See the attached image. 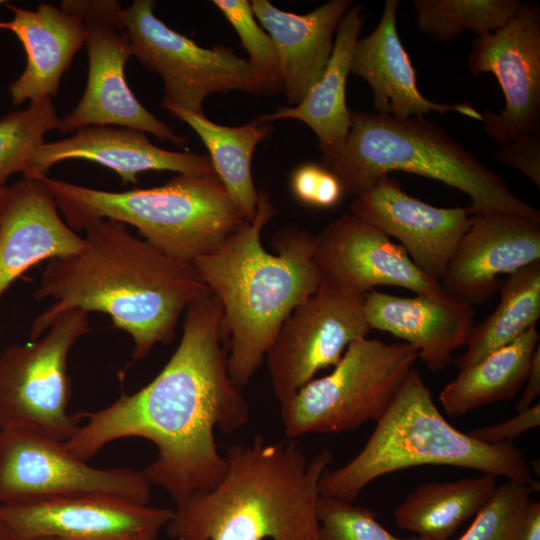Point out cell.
Here are the masks:
<instances>
[{
    "label": "cell",
    "mask_w": 540,
    "mask_h": 540,
    "mask_svg": "<svg viewBox=\"0 0 540 540\" xmlns=\"http://www.w3.org/2000/svg\"><path fill=\"white\" fill-rule=\"evenodd\" d=\"M222 321L213 293L193 301L185 311L180 342L163 369L140 390L82 413L87 423L64 442L67 449L87 461L114 440L144 438L155 445L157 455L142 472L175 505L215 487L227 467L215 429L231 434L250 415L242 388L228 371Z\"/></svg>",
    "instance_id": "obj_1"
},
{
    "label": "cell",
    "mask_w": 540,
    "mask_h": 540,
    "mask_svg": "<svg viewBox=\"0 0 540 540\" xmlns=\"http://www.w3.org/2000/svg\"><path fill=\"white\" fill-rule=\"evenodd\" d=\"M84 230L82 250L46 261L34 297L54 303L33 322L31 341L61 313L78 308L108 314L130 335L135 360L159 343H170L182 313L211 293L194 265L133 236L113 219L92 222Z\"/></svg>",
    "instance_id": "obj_2"
},
{
    "label": "cell",
    "mask_w": 540,
    "mask_h": 540,
    "mask_svg": "<svg viewBox=\"0 0 540 540\" xmlns=\"http://www.w3.org/2000/svg\"><path fill=\"white\" fill-rule=\"evenodd\" d=\"M276 212L269 194L258 191L254 219L192 262L221 304L228 371L242 389L262 365L285 320L322 282L313 257L316 235L283 227L272 236L273 253L263 246V228Z\"/></svg>",
    "instance_id": "obj_3"
},
{
    "label": "cell",
    "mask_w": 540,
    "mask_h": 540,
    "mask_svg": "<svg viewBox=\"0 0 540 540\" xmlns=\"http://www.w3.org/2000/svg\"><path fill=\"white\" fill-rule=\"evenodd\" d=\"M226 471L212 489L175 505L166 525L173 540H320L319 481L333 460L308 459L291 439L256 436L231 445Z\"/></svg>",
    "instance_id": "obj_4"
},
{
    "label": "cell",
    "mask_w": 540,
    "mask_h": 540,
    "mask_svg": "<svg viewBox=\"0 0 540 540\" xmlns=\"http://www.w3.org/2000/svg\"><path fill=\"white\" fill-rule=\"evenodd\" d=\"M421 465L460 467L535 484L522 451L512 442L485 444L453 427L413 368L359 453L322 475L319 493L352 502L381 476Z\"/></svg>",
    "instance_id": "obj_5"
},
{
    "label": "cell",
    "mask_w": 540,
    "mask_h": 540,
    "mask_svg": "<svg viewBox=\"0 0 540 540\" xmlns=\"http://www.w3.org/2000/svg\"><path fill=\"white\" fill-rule=\"evenodd\" d=\"M320 164L338 178L345 195L357 197L383 176L400 171L467 194L471 216L508 211L540 220L539 210L519 199L501 176L425 118L397 119L352 110L342 149L322 157Z\"/></svg>",
    "instance_id": "obj_6"
},
{
    "label": "cell",
    "mask_w": 540,
    "mask_h": 540,
    "mask_svg": "<svg viewBox=\"0 0 540 540\" xmlns=\"http://www.w3.org/2000/svg\"><path fill=\"white\" fill-rule=\"evenodd\" d=\"M39 177L74 231L113 219L186 262L215 250L246 221L216 173L178 174L161 186L123 192Z\"/></svg>",
    "instance_id": "obj_7"
},
{
    "label": "cell",
    "mask_w": 540,
    "mask_h": 540,
    "mask_svg": "<svg viewBox=\"0 0 540 540\" xmlns=\"http://www.w3.org/2000/svg\"><path fill=\"white\" fill-rule=\"evenodd\" d=\"M418 358L405 342H353L330 374L312 379L280 405L285 436L348 432L377 421Z\"/></svg>",
    "instance_id": "obj_8"
},
{
    "label": "cell",
    "mask_w": 540,
    "mask_h": 540,
    "mask_svg": "<svg viewBox=\"0 0 540 540\" xmlns=\"http://www.w3.org/2000/svg\"><path fill=\"white\" fill-rule=\"evenodd\" d=\"M155 2L134 0L121 11L132 55L164 86L162 101L194 113H203L212 93L241 91L263 96L280 92L264 80L248 60L224 45L204 48L168 27L154 14Z\"/></svg>",
    "instance_id": "obj_9"
},
{
    "label": "cell",
    "mask_w": 540,
    "mask_h": 540,
    "mask_svg": "<svg viewBox=\"0 0 540 540\" xmlns=\"http://www.w3.org/2000/svg\"><path fill=\"white\" fill-rule=\"evenodd\" d=\"M88 331L89 313L69 309L37 340L0 354V429H30L64 442L73 435L78 425L67 412V359Z\"/></svg>",
    "instance_id": "obj_10"
},
{
    "label": "cell",
    "mask_w": 540,
    "mask_h": 540,
    "mask_svg": "<svg viewBox=\"0 0 540 540\" xmlns=\"http://www.w3.org/2000/svg\"><path fill=\"white\" fill-rule=\"evenodd\" d=\"M83 20L84 48L89 59L85 91L76 107L61 119V131L85 126L126 127L150 133L160 140L185 146L188 139L150 113L135 97L125 77V64L133 56L129 36L121 22L116 0H66Z\"/></svg>",
    "instance_id": "obj_11"
},
{
    "label": "cell",
    "mask_w": 540,
    "mask_h": 540,
    "mask_svg": "<svg viewBox=\"0 0 540 540\" xmlns=\"http://www.w3.org/2000/svg\"><path fill=\"white\" fill-rule=\"evenodd\" d=\"M73 494L148 504L151 484L142 471L93 467L37 431L0 429V505Z\"/></svg>",
    "instance_id": "obj_12"
},
{
    "label": "cell",
    "mask_w": 540,
    "mask_h": 540,
    "mask_svg": "<svg viewBox=\"0 0 540 540\" xmlns=\"http://www.w3.org/2000/svg\"><path fill=\"white\" fill-rule=\"evenodd\" d=\"M364 297L322 280L288 316L265 357L279 405L317 372L335 366L350 344L368 336Z\"/></svg>",
    "instance_id": "obj_13"
},
{
    "label": "cell",
    "mask_w": 540,
    "mask_h": 540,
    "mask_svg": "<svg viewBox=\"0 0 540 540\" xmlns=\"http://www.w3.org/2000/svg\"><path fill=\"white\" fill-rule=\"evenodd\" d=\"M471 74L492 73L502 89L500 113L482 114L485 132L499 145L540 131V9L525 2L495 32L478 36L468 54Z\"/></svg>",
    "instance_id": "obj_14"
},
{
    "label": "cell",
    "mask_w": 540,
    "mask_h": 540,
    "mask_svg": "<svg viewBox=\"0 0 540 540\" xmlns=\"http://www.w3.org/2000/svg\"><path fill=\"white\" fill-rule=\"evenodd\" d=\"M173 509L102 494H73L0 505V520L18 540H155Z\"/></svg>",
    "instance_id": "obj_15"
},
{
    "label": "cell",
    "mask_w": 540,
    "mask_h": 540,
    "mask_svg": "<svg viewBox=\"0 0 540 540\" xmlns=\"http://www.w3.org/2000/svg\"><path fill=\"white\" fill-rule=\"evenodd\" d=\"M314 261L329 281L366 295L377 286H394L416 295L443 291L412 262L405 249L372 224L347 212L316 236Z\"/></svg>",
    "instance_id": "obj_16"
},
{
    "label": "cell",
    "mask_w": 540,
    "mask_h": 540,
    "mask_svg": "<svg viewBox=\"0 0 540 540\" xmlns=\"http://www.w3.org/2000/svg\"><path fill=\"white\" fill-rule=\"evenodd\" d=\"M540 261V220L508 212L473 215L460 238L441 287L472 307L489 301L503 274Z\"/></svg>",
    "instance_id": "obj_17"
},
{
    "label": "cell",
    "mask_w": 540,
    "mask_h": 540,
    "mask_svg": "<svg viewBox=\"0 0 540 540\" xmlns=\"http://www.w3.org/2000/svg\"><path fill=\"white\" fill-rule=\"evenodd\" d=\"M349 212L397 239L417 268L437 281L472 219L467 207H436L407 194L389 175L354 197Z\"/></svg>",
    "instance_id": "obj_18"
},
{
    "label": "cell",
    "mask_w": 540,
    "mask_h": 540,
    "mask_svg": "<svg viewBox=\"0 0 540 540\" xmlns=\"http://www.w3.org/2000/svg\"><path fill=\"white\" fill-rule=\"evenodd\" d=\"M69 159H85L108 167L124 184H135L139 173L150 170L178 174L215 173L208 155L159 148L139 130L94 125L79 128L68 138L39 145L30 157L24 176L46 175L53 165Z\"/></svg>",
    "instance_id": "obj_19"
},
{
    "label": "cell",
    "mask_w": 540,
    "mask_h": 540,
    "mask_svg": "<svg viewBox=\"0 0 540 540\" xmlns=\"http://www.w3.org/2000/svg\"><path fill=\"white\" fill-rule=\"evenodd\" d=\"M364 312L372 329L388 332L413 346L430 371L452 362L474 326L471 305L443 289L434 295L401 297L372 290L364 297Z\"/></svg>",
    "instance_id": "obj_20"
},
{
    "label": "cell",
    "mask_w": 540,
    "mask_h": 540,
    "mask_svg": "<svg viewBox=\"0 0 540 540\" xmlns=\"http://www.w3.org/2000/svg\"><path fill=\"white\" fill-rule=\"evenodd\" d=\"M84 247L85 238L62 220L42 179L23 176L10 186L0 222V297L31 267Z\"/></svg>",
    "instance_id": "obj_21"
},
{
    "label": "cell",
    "mask_w": 540,
    "mask_h": 540,
    "mask_svg": "<svg viewBox=\"0 0 540 540\" xmlns=\"http://www.w3.org/2000/svg\"><path fill=\"white\" fill-rule=\"evenodd\" d=\"M398 0H386L380 21L354 48L350 73L371 87L375 113L397 119L424 118L430 112L453 111L474 120L483 116L467 103L441 104L426 98L417 86L415 69L396 27Z\"/></svg>",
    "instance_id": "obj_22"
},
{
    "label": "cell",
    "mask_w": 540,
    "mask_h": 540,
    "mask_svg": "<svg viewBox=\"0 0 540 540\" xmlns=\"http://www.w3.org/2000/svg\"><path fill=\"white\" fill-rule=\"evenodd\" d=\"M11 20L0 21V29L13 32L26 53L22 74L9 86L11 102L17 106L57 94L63 73L74 55L84 47L86 29L80 15L63 0L60 7L41 3L36 10L7 4Z\"/></svg>",
    "instance_id": "obj_23"
},
{
    "label": "cell",
    "mask_w": 540,
    "mask_h": 540,
    "mask_svg": "<svg viewBox=\"0 0 540 540\" xmlns=\"http://www.w3.org/2000/svg\"><path fill=\"white\" fill-rule=\"evenodd\" d=\"M253 14L277 49L282 91L299 104L322 75L331 56L337 27L351 0H331L303 15L283 11L267 0L250 2Z\"/></svg>",
    "instance_id": "obj_24"
},
{
    "label": "cell",
    "mask_w": 540,
    "mask_h": 540,
    "mask_svg": "<svg viewBox=\"0 0 540 540\" xmlns=\"http://www.w3.org/2000/svg\"><path fill=\"white\" fill-rule=\"evenodd\" d=\"M364 20L362 6L352 5L337 27L333 50L322 75L302 101L293 107H279L259 118L265 122L280 119L301 121L316 134L323 157L338 153L350 128L346 82Z\"/></svg>",
    "instance_id": "obj_25"
},
{
    "label": "cell",
    "mask_w": 540,
    "mask_h": 540,
    "mask_svg": "<svg viewBox=\"0 0 540 540\" xmlns=\"http://www.w3.org/2000/svg\"><path fill=\"white\" fill-rule=\"evenodd\" d=\"M161 105L201 138L209 151L215 173L246 221H252L258 203V191L252 177V157L257 145L271 136V122L258 117L242 126H225L212 122L204 113L187 111L166 101Z\"/></svg>",
    "instance_id": "obj_26"
},
{
    "label": "cell",
    "mask_w": 540,
    "mask_h": 540,
    "mask_svg": "<svg viewBox=\"0 0 540 540\" xmlns=\"http://www.w3.org/2000/svg\"><path fill=\"white\" fill-rule=\"evenodd\" d=\"M539 333L529 328L512 343L461 369L439 395L451 417H458L494 402L513 398L523 388L536 349Z\"/></svg>",
    "instance_id": "obj_27"
},
{
    "label": "cell",
    "mask_w": 540,
    "mask_h": 540,
    "mask_svg": "<svg viewBox=\"0 0 540 540\" xmlns=\"http://www.w3.org/2000/svg\"><path fill=\"white\" fill-rule=\"evenodd\" d=\"M497 487V477L483 474L419 485L394 512L395 522L425 540H449L482 508Z\"/></svg>",
    "instance_id": "obj_28"
},
{
    "label": "cell",
    "mask_w": 540,
    "mask_h": 540,
    "mask_svg": "<svg viewBox=\"0 0 540 540\" xmlns=\"http://www.w3.org/2000/svg\"><path fill=\"white\" fill-rule=\"evenodd\" d=\"M498 291L497 308L473 326L465 352L454 361L460 370L512 343L536 326L540 317V261L501 279Z\"/></svg>",
    "instance_id": "obj_29"
},
{
    "label": "cell",
    "mask_w": 540,
    "mask_h": 540,
    "mask_svg": "<svg viewBox=\"0 0 540 540\" xmlns=\"http://www.w3.org/2000/svg\"><path fill=\"white\" fill-rule=\"evenodd\" d=\"M519 0H413L418 29L447 42L471 31L483 36L503 27L517 12Z\"/></svg>",
    "instance_id": "obj_30"
},
{
    "label": "cell",
    "mask_w": 540,
    "mask_h": 540,
    "mask_svg": "<svg viewBox=\"0 0 540 540\" xmlns=\"http://www.w3.org/2000/svg\"><path fill=\"white\" fill-rule=\"evenodd\" d=\"M54 129L61 130V119L51 97L31 101L27 108L0 119V186L15 173H27L33 151Z\"/></svg>",
    "instance_id": "obj_31"
},
{
    "label": "cell",
    "mask_w": 540,
    "mask_h": 540,
    "mask_svg": "<svg viewBox=\"0 0 540 540\" xmlns=\"http://www.w3.org/2000/svg\"><path fill=\"white\" fill-rule=\"evenodd\" d=\"M532 487L507 480L475 514L469 528L455 540H516Z\"/></svg>",
    "instance_id": "obj_32"
},
{
    "label": "cell",
    "mask_w": 540,
    "mask_h": 540,
    "mask_svg": "<svg viewBox=\"0 0 540 540\" xmlns=\"http://www.w3.org/2000/svg\"><path fill=\"white\" fill-rule=\"evenodd\" d=\"M237 32L241 45L249 54L248 62L267 82L282 91L280 63L271 36L258 24L247 0H214Z\"/></svg>",
    "instance_id": "obj_33"
},
{
    "label": "cell",
    "mask_w": 540,
    "mask_h": 540,
    "mask_svg": "<svg viewBox=\"0 0 540 540\" xmlns=\"http://www.w3.org/2000/svg\"><path fill=\"white\" fill-rule=\"evenodd\" d=\"M320 540H425L419 536L400 538L376 519V514L351 502L321 496L317 503Z\"/></svg>",
    "instance_id": "obj_34"
},
{
    "label": "cell",
    "mask_w": 540,
    "mask_h": 540,
    "mask_svg": "<svg viewBox=\"0 0 540 540\" xmlns=\"http://www.w3.org/2000/svg\"><path fill=\"white\" fill-rule=\"evenodd\" d=\"M291 190L301 203L316 208L336 206L345 196L338 178L317 163H304L292 173Z\"/></svg>",
    "instance_id": "obj_35"
},
{
    "label": "cell",
    "mask_w": 540,
    "mask_h": 540,
    "mask_svg": "<svg viewBox=\"0 0 540 540\" xmlns=\"http://www.w3.org/2000/svg\"><path fill=\"white\" fill-rule=\"evenodd\" d=\"M496 158L524 174L540 188V131L500 145Z\"/></svg>",
    "instance_id": "obj_36"
},
{
    "label": "cell",
    "mask_w": 540,
    "mask_h": 540,
    "mask_svg": "<svg viewBox=\"0 0 540 540\" xmlns=\"http://www.w3.org/2000/svg\"><path fill=\"white\" fill-rule=\"evenodd\" d=\"M540 424V405L537 402L503 422L467 432L478 441L489 445L512 442L515 438Z\"/></svg>",
    "instance_id": "obj_37"
},
{
    "label": "cell",
    "mask_w": 540,
    "mask_h": 540,
    "mask_svg": "<svg viewBox=\"0 0 540 540\" xmlns=\"http://www.w3.org/2000/svg\"><path fill=\"white\" fill-rule=\"evenodd\" d=\"M524 390L516 404V411L520 412L531 407L540 393V348L533 355Z\"/></svg>",
    "instance_id": "obj_38"
},
{
    "label": "cell",
    "mask_w": 540,
    "mask_h": 540,
    "mask_svg": "<svg viewBox=\"0 0 540 540\" xmlns=\"http://www.w3.org/2000/svg\"><path fill=\"white\" fill-rule=\"evenodd\" d=\"M516 540H540V503L530 502L522 517Z\"/></svg>",
    "instance_id": "obj_39"
},
{
    "label": "cell",
    "mask_w": 540,
    "mask_h": 540,
    "mask_svg": "<svg viewBox=\"0 0 540 540\" xmlns=\"http://www.w3.org/2000/svg\"><path fill=\"white\" fill-rule=\"evenodd\" d=\"M9 192H10V186H7V185L0 186V222H1L4 208L8 200Z\"/></svg>",
    "instance_id": "obj_40"
},
{
    "label": "cell",
    "mask_w": 540,
    "mask_h": 540,
    "mask_svg": "<svg viewBox=\"0 0 540 540\" xmlns=\"http://www.w3.org/2000/svg\"><path fill=\"white\" fill-rule=\"evenodd\" d=\"M0 540H18L9 527L0 520Z\"/></svg>",
    "instance_id": "obj_41"
},
{
    "label": "cell",
    "mask_w": 540,
    "mask_h": 540,
    "mask_svg": "<svg viewBox=\"0 0 540 540\" xmlns=\"http://www.w3.org/2000/svg\"><path fill=\"white\" fill-rule=\"evenodd\" d=\"M25 540H67V539L56 537V536H37V537L28 538Z\"/></svg>",
    "instance_id": "obj_42"
},
{
    "label": "cell",
    "mask_w": 540,
    "mask_h": 540,
    "mask_svg": "<svg viewBox=\"0 0 540 540\" xmlns=\"http://www.w3.org/2000/svg\"><path fill=\"white\" fill-rule=\"evenodd\" d=\"M7 3H8L7 1L0 0V5L7 4Z\"/></svg>",
    "instance_id": "obj_43"
}]
</instances>
